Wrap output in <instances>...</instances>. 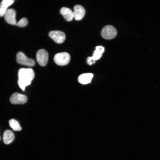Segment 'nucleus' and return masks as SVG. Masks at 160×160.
I'll list each match as a JSON object with an SVG mask.
<instances>
[{
	"mask_svg": "<svg viewBox=\"0 0 160 160\" xmlns=\"http://www.w3.org/2000/svg\"><path fill=\"white\" fill-rule=\"evenodd\" d=\"M34 77L33 70L29 68H20L18 71V83L23 91L26 86L29 85Z\"/></svg>",
	"mask_w": 160,
	"mask_h": 160,
	"instance_id": "f257e3e1",
	"label": "nucleus"
},
{
	"mask_svg": "<svg viewBox=\"0 0 160 160\" xmlns=\"http://www.w3.org/2000/svg\"><path fill=\"white\" fill-rule=\"evenodd\" d=\"M70 59V56L66 52L57 53L55 55L54 57V60L55 63L60 66L65 65L68 64Z\"/></svg>",
	"mask_w": 160,
	"mask_h": 160,
	"instance_id": "f03ea898",
	"label": "nucleus"
},
{
	"mask_svg": "<svg viewBox=\"0 0 160 160\" xmlns=\"http://www.w3.org/2000/svg\"><path fill=\"white\" fill-rule=\"evenodd\" d=\"M117 34L116 28L113 26L108 25L104 27L101 31L102 37L106 39H110L115 37Z\"/></svg>",
	"mask_w": 160,
	"mask_h": 160,
	"instance_id": "7ed1b4c3",
	"label": "nucleus"
},
{
	"mask_svg": "<svg viewBox=\"0 0 160 160\" xmlns=\"http://www.w3.org/2000/svg\"><path fill=\"white\" fill-rule=\"evenodd\" d=\"M16 61L19 64L28 66H33L35 65V61L27 57L23 52H19L16 55Z\"/></svg>",
	"mask_w": 160,
	"mask_h": 160,
	"instance_id": "20e7f679",
	"label": "nucleus"
},
{
	"mask_svg": "<svg viewBox=\"0 0 160 160\" xmlns=\"http://www.w3.org/2000/svg\"><path fill=\"white\" fill-rule=\"evenodd\" d=\"M36 60L38 63L42 66L46 65L48 61V54L44 49L39 50L36 54Z\"/></svg>",
	"mask_w": 160,
	"mask_h": 160,
	"instance_id": "39448f33",
	"label": "nucleus"
},
{
	"mask_svg": "<svg viewBox=\"0 0 160 160\" xmlns=\"http://www.w3.org/2000/svg\"><path fill=\"white\" fill-rule=\"evenodd\" d=\"M104 51V48L102 46H98L96 47L93 56L87 58V63L90 65L94 63L95 60L99 59L101 57Z\"/></svg>",
	"mask_w": 160,
	"mask_h": 160,
	"instance_id": "423d86ee",
	"label": "nucleus"
},
{
	"mask_svg": "<svg viewBox=\"0 0 160 160\" xmlns=\"http://www.w3.org/2000/svg\"><path fill=\"white\" fill-rule=\"evenodd\" d=\"M49 36L55 42L58 44L63 42L65 39L64 33L59 31H51L49 33Z\"/></svg>",
	"mask_w": 160,
	"mask_h": 160,
	"instance_id": "0eeeda50",
	"label": "nucleus"
},
{
	"mask_svg": "<svg viewBox=\"0 0 160 160\" xmlns=\"http://www.w3.org/2000/svg\"><path fill=\"white\" fill-rule=\"evenodd\" d=\"M9 100L13 104H23L27 102V98L25 95L23 94L15 92L11 96Z\"/></svg>",
	"mask_w": 160,
	"mask_h": 160,
	"instance_id": "6e6552de",
	"label": "nucleus"
},
{
	"mask_svg": "<svg viewBox=\"0 0 160 160\" xmlns=\"http://www.w3.org/2000/svg\"><path fill=\"white\" fill-rule=\"evenodd\" d=\"M4 16L5 21L11 25H16L17 22L16 19V12L14 9H8Z\"/></svg>",
	"mask_w": 160,
	"mask_h": 160,
	"instance_id": "1a4fd4ad",
	"label": "nucleus"
},
{
	"mask_svg": "<svg viewBox=\"0 0 160 160\" xmlns=\"http://www.w3.org/2000/svg\"><path fill=\"white\" fill-rule=\"evenodd\" d=\"M73 12L74 18L76 20H79L82 19L85 13L84 9L80 5H76L74 7Z\"/></svg>",
	"mask_w": 160,
	"mask_h": 160,
	"instance_id": "9d476101",
	"label": "nucleus"
},
{
	"mask_svg": "<svg viewBox=\"0 0 160 160\" xmlns=\"http://www.w3.org/2000/svg\"><path fill=\"white\" fill-rule=\"evenodd\" d=\"M60 12L67 21H71L74 18L73 12L69 8L63 7L60 9Z\"/></svg>",
	"mask_w": 160,
	"mask_h": 160,
	"instance_id": "9b49d317",
	"label": "nucleus"
},
{
	"mask_svg": "<svg viewBox=\"0 0 160 160\" xmlns=\"http://www.w3.org/2000/svg\"><path fill=\"white\" fill-rule=\"evenodd\" d=\"M14 1L13 0H3L0 4V17L4 16L7 10V8L12 4Z\"/></svg>",
	"mask_w": 160,
	"mask_h": 160,
	"instance_id": "f8f14e48",
	"label": "nucleus"
},
{
	"mask_svg": "<svg viewBox=\"0 0 160 160\" xmlns=\"http://www.w3.org/2000/svg\"><path fill=\"white\" fill-rule=\"evenodd\" d=\"M93 76L92 73H87L81 74L78 78L79 82L82 84H85L90 83Z\"/></svg>",
	"mask_w": 160,
	"mask_h": 160,
	"instance_id": "ddd939ff",
	"label": "nucleus"
},
{
	"mask_svg": "<svg viewBox=\"0 0 160 160\" xmlns=\"http://www.w3.org/2000/svg\"><path fill=\"white\" fill-rule=\"evenodd\" d=\"M14 135L11 130H7L4 132L3 139L4 143L8 144L12 143L14 140Z\"/></svg>",
	"mask_w": 160,
	"mask_h": 160,
	"instance_id": "4468645a",
	"label": "nucleus"
},
{
	"mask_svg": "<svg viewBox=\"0 0 160 160\" xmlns=\"http://www.w3.org/2000/svg\"><path fill=\"white\" fill-rule=\"evenodd\" d=\"M10 127L15 131H20L22 129L19 122L14 119H11L9 121Z\"/></svg>",
	"mask_w": 160,
	"mask_h": 160,
	"instance_id": "2eb2a0df",
	"label": "nucleus"
},
{
	"mask_svg": "<svg viewBox=\"0 0 160 160\" xmlns=\"http://www.w3.org/2000/svg\"><path fill=\"white\" fill-rule=\"evenodd\" d=\"M28 24V21L27 19L25 17L22 18L17 22L16 25L19 27H24L26 26Z\"/></svg>",
	"mask_w": 160,
	"mask_h": 160,
	"instance_id": "dca6fc26",
	"label": "nucleus"
},
{
	"mask_svg": "<svg viewBox=\"0 0 160 160\" xmlns=\"http://www.w3.org/2000/svg\"></svg>",
	"mask_w": 160,
	"mask_h": 160,
	"instance_id": "f3484780",
	"label": "nucleus"
}]
</instances>
